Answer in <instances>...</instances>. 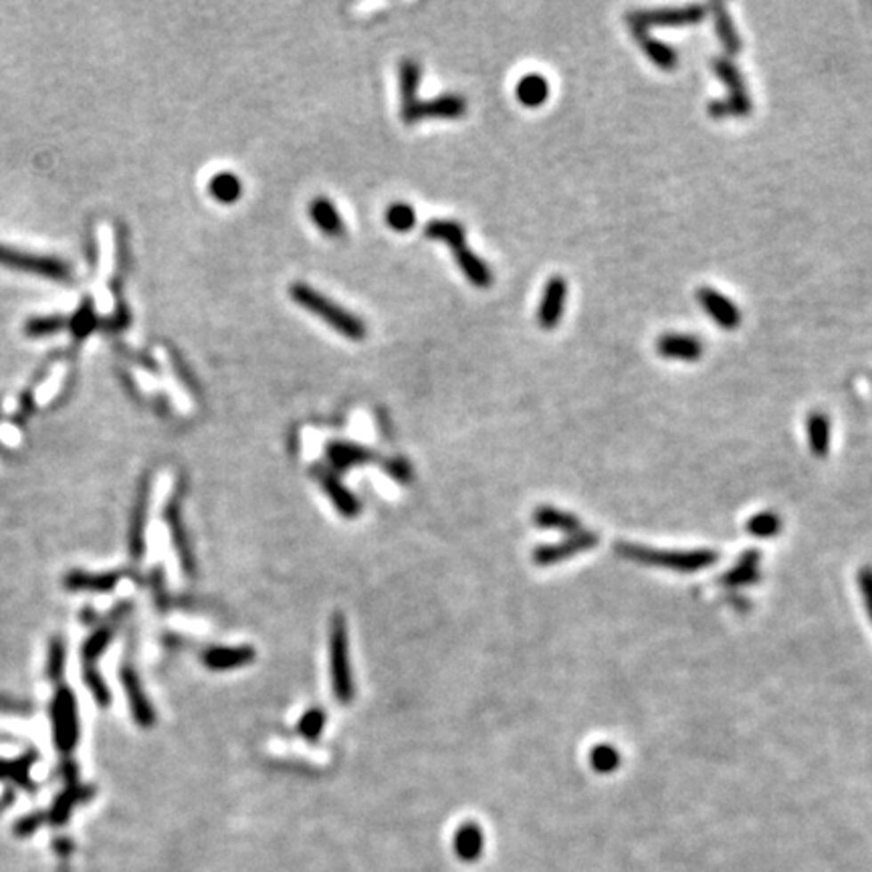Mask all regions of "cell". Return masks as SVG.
<instances>
[{"label": "cell", "mask_w": 872, "mask_h": 872, "mask_svg": "<svg viewBox=\"0 0 872 872\" xmlns=\"http://www.w3.org/2000/svg\"><path fill=\"white\" fill-rule=\"evenodd\" d=\"M311 218L318 227L329 237H337L343 232V221L337 208L327 198H315L311 202Z\"/></svg>", "instance_id": "17"}, {"label": "cell", "mask_w": 872, "mask_h": 872, "mask_svg": "<svg viewBox=\"0 0 872 872\" xmlns=\"http://www.w3.org/2000/svg\"><path fill=\"white\" fill-rule=\"evenodd\" d=\"M386 222L398 232L410 230L416 222V214L412 210L410 205H404V202H396V205L390 206L386 210Z\"/></svg>", "instance_id": "24"}, {"label": "cell", "mask_w": 872, "mask_h": 872, "mask_svg": "<svg viewBox=\"0 0 872 872\" xmlns=\"http://www.w3.org/2000/svg\"><path fill=\"white\" fill-rule=\"evenodd\" d=\"M515 95L525 108H539L547 101L550 97V84L544 75L539 73H528L520 79V84L515 87Z\"/></svg>", "instance_id": "13"}, {"label": "cell", "mask_w": 872, "mask_h": 872, "mask_svg": "<svg viewBox=\"0 0 872 872\" xmlns=\"http://www.w3.org/2000/svg\"><path fill=\"white\" fill-rule=\"evenodd\" d=\"M146 509H148V499L141 497L138 501V507H135V511H133V523H132V552H133L135 558H140L141 545H144Z\"/></svg>", "instance_id": "27"}, {"label": "cell", "mask_w": 872, "mask_h": 872, "mask_svg": "<svg viewBox=\"0 0 872 872\" xmlns=\"http://www.w3.org/2000/svg\"><path fill=\"white\" fill-rule=\"evenodd\" d=\"M117 574H87V571H71L65 577V585L71 590H92V592H108L117 585Z\"/></svg>", "instance_id": "18"}, {"label": "cell", "mask_w": 872, "mask_h": 872, "mask_svg": "<svg viewBox=\"0 0 872 872\" xmlns=\"http://www.w3.org/2000/svg\"><path fill=\"white\" fill-rule=\"evenodd\" d=\"M69 327L77 337H85V335L92 334L93 329L97 327V315H95L93 305L85 302L84 307H79V311L73 315Z\"/></svg>", "instance_id": "25"}, {"label": "cell", "mask_w": 872, "mask_h": 872, "mask_svg": "<svg viewBox=\"0 0 872 872\" xmlns=\"http://www.w3.org/2000/svg\"><path fill=\"white\" fill-rule=\"evenodd\" d=\"M85 685L92 689V693L95 697V701L100 705L109 703V690L105 687V682L101 681V676L97 674L92 666H85Z\"/></svg>", "instance_id": "32"}, {"label": "cell", "mask_w": 872, "mask_h": 872, "mask_svg": "<svg viewBox=\"0 0 872 872\" xmlns=\"http://www.w3.org/2000/svg\"><path fill=\"white\" fill-rule=\"evenodd\" d=\"M633 31L636 43L641 44V49L644 51V55L649 57L658 69H665V71L674 69L676 61H679V55H676V51L671 47V44L654 39V36L649 35V31H644V28H633Z\"/></svg>", "instance_id": "11"}, {"label": "cell", "mask_w": 872, "mask_h": 872, "mask_svg": "<svg viewBox=\"0 0 872 872\" xmlns=\"http://www.w3.org/2000/svg\"><path fill=\"white\" fill-rule=\"evenodd\" d=\"M109 638H111V628H101V630H97V633L93 636H89L87 638V642L84 646V650H81V654H84V660L87 665H92L93 660L100 657V654L108 649V644H109Z\"/></svg>", "instance_id": "29"}, {"label": "cell", "mask_w": 872, "mask_h": 872, "mask_svg": "<svg viewBox=\"0 0 872 872\" xmlns=\"http://www.w3.org/2000/svg\"><path fill=\"white\" fill-rule=\"evenodd\" d=\"M426 237L445 240L450 249H456L464 243V230L458 222L453 221H432L426 227Z\"/></svg>", "instance_id": "21"}, {"label": "cell", "mask_w": 872, "mask_h": 872, "mask_svg": "<svg viewBox=\"0 0 872 872\" xmlns=\"http://www.w3.org/2000/svg\"><path fill=\"white\" fill-rule=\"evenodd\" d=\"M52 717V733H55V743L63 754H69L75 749L79 741V719H77V703L71 689L61 687L57 690L55 698L51 705Z\"/></svg>", "instance_id": "3"}, {"label": "cell", "mask_w": 872, "mask_h": 872, "mask_svg": "<svg viewBox=\"0 0 872 872\" xmlns=\"http://www.w3.org/2000/svg\"><path fill=\"white\" fill-rule=\"evenodd\" d=\"M713 71H715L717 77L723 81V85L729 89V97L727 100L711 101L706 105L709 116L715 119L747 117L751 114V100L747 95L746 79H743L738 65L729 61L727 57H717L715 61H713Z\"/></svg>", "instance_id": "2"}, {"label": "cell", "mask_w": 872, "mask_h": 872, "mask_svg": "<svg viewBox=\"0 0 872 872\" xmlns=\"http://www.w3.org/2000/svg\"><path fill=\"white\" fill-rule=\"evenodd\" d=\"M455 253H456L458 267L463 269V273L467 275V279L472 285H477V287H488V285H491L493 281L491 269H488L487 262L480 261L469 246H464V243L458 245Z\"/></svg>", "instance_id": "14"}, {"label": "cell", "mask_w": 872, "mask_h": 872, "mask_svg": "<svg viewBox=\"0 0 872 872\" xmlns=\"http://www.w3.org/2000/svg\"><path fill=\"white\" fill-rule=\"evenodd\" d=\"M289 293L299 305L305 307V310L311 311L313 315H318V318L326 319L329 326L337 329L340 334H343L345 337H350V340H362L366 335V326L362 323V319L356 318V315H351L350 311H345L343 307L334 303L332 299L323 297L321 293L310 287V285L295 283Z\"/></svg>", "instance_id": "1"}, {"label": "cell", "mask_w": 872, "mask_h": 872, "mask_svg": "<svg viewBox=\"0 0 872 872\" xmlns=\"http://www.w3.org/2000/svg\"><path fill=\"white\" fill-rule=\"evenodd\" d=\"M697 299L705 313L717 321L719 327L723 329H735L741 321V313L738 310L731 299L725 297L723 293H719L711 287H701L697 291Z\"/></svg>", "instance_id": "9"}, {"label": "cell", "mask_w": 872, "mask_h": 872, "mask_svg": "<svg viewBox=\"0 0 872 872\" xmlns=\"http://www.w3.org/2000/svg\"><path fill=\"white\" fill-rule=\"evenodd\" d=\"M63 666H65V646L61 641H52L49 650V668H47L52 681L61 679Z\"/></svg>", "instance_id": "31"}, {"label": "cell", "mask_w": 872, "mask_h": 872, "mask_svg": "<svg viewBox=\"0 0 872 872\" xmlns=\"http://www.w3.org/2000/svg\"><path fill=\"white\" fill-rule=\"evenodd\" d=\"M0 265L27 270V273H36L41 277H49L55 281H65L71 277V269L67 262L55 257H41V254H31L9 249V246L0 245Z\"/></svg>", "instance_id": "4"}, {"label": "cell", "mask_w": 872, "mask_h": 872, "mask_svg": "<svg viewBox=\"0 0 872 872\" xmlns=\"http://www.w3.org/2000/svg\"><path fill=\"white\" fill-rule=\"evenodd\" d=\"M705 345L698 337L687 334H665L657 340V353L666 359L681 362H698L703 358Z\"/></svg>", "instance_id": "10"}, {"label": "cell", "mask_w": 872, "mask_h": 872, "mask_svg": "<svg viewBox=\"0 0 872 872\" xmlns=\"http://www.w3.org/2000/svg\"><path fill=\"white\" fill-rule=\"evenodd\" d=\"M568 299V281L563 277H552L545 283L544 295H541L537 321L544 329H553L558 326L563 313V305Z\"/></svg>", "instance_id": "8"}, {"label": "cell", "mask_w": 872, "mask_h": 872, "mask_svg": "<svg viewBox=\"0 0 872 872\" xmlns=\"http://www.w3.org/2000/svg\"><path fill=\"white\" fill-rule=\"evenodd\" d=\"M420 85V67L415 61H404L400 65V95H402V109L415 105L416 93Z\"/></svg>", "instance_id": "20"}, {"label": "cell", "mask_w": 872, "mask_h": 872, "mask_svg": "<svg viewBox=\"0 0 872 872\" xmlns=\"http://www.w3.org/2000/svg\"><path fill=\"white\" fill-rule=\"evenodd\" d=\"M329 458H332L335 467H348L353 463H364L370 458V453L359 447L345 445V442H335V445L329 447Z\"/></svg>", "instance_id": "23"}, {"label": "cell", "mask_w": 872, "mask_h": 872, "mask_svg": "<svg viewBox=\"0 0 872 872\" xmlns=\"http://www.w3.org/2000/svg\"><path fill=\"white\" fill-rule=\"evenodd\" d=\"M73 792H75V789H69V792H63L55 800V803H52V810L49 811V820L52 824H63L67 820V818H69L71 808L75 806V802L81 800V795L73 794Z\"/></svg>", "instance_id": "30"}, {"label": "cell", "mask_w": 872, "mask_h": 872, "mask_svg": "<svg viewBox=\"0 0 872 872\" xmlns=\"http://www.w3.org/2000/svg\"><path fill=\"white\" fill-rule=\"evenodd\" d=\"M705 14L706 6L703 4H689L682 9L638 11L628 14V25L633 28H644V31H649L650 27H685L701 22Z\"/></svg>", "instance_id": "5"}, {"label": "cell", "mask_w": 872, "mask_h": 872, "mask_svg": "<svg viewBox=\"0 0 872 872\" xmlns=\"http://www.w3.org/2000/svg\"><path fill=\"white\" fill-rule=\"evenodd\" d=\"M67 326V321L59 315H49V318H33L27 321L25 334L33 337H43L49 334H55L59 329H63Z\"/></svg>", "instance_id": "26"}, {"label": "cell", "mask_w": 872, "mask_h": 872, "mask_svg": "<svg viewBox=\"0 0 872 872\" xmlns=\"http://www.w3.org/2000/svg\"><path fill=\"white\" fill-rule=\"evenodd\" d=\"M43 824H44V814H41V811H36V814H28L25 818H20L17 826H14V834H17V836H20V838L31 836V834L39 830Z\"/></svg>", "instance_id": "33"}, {"label": "cell", "mask_w": 872, "mask_h": 872, "mask_svg": "<svg viewBox=\"0 0 872 872\" xmlns=\"http://www.w3.org/2000/svg\"><path fill=\"white\" fill-rule=\"evenodd\" d=\"M711 11H713V17H715L717 36L721 44H723V49L727 51V55H738L741 51V39L738 35V28L733 25L731 14L727 11V6L715 3L711 6Z\"/></svg>", "instance_id": "15"}, {"label": "cell", "mask_w": 872, "mask_h": 872, "mask_svg": "<svg viewBox=\"0 0 872 872\" xmlns=\"http://www.w3.org/2000/svg\"><path fill=\"white\" fill-rule=\"evenodd\" d=\"M122 681H124L127 701H130V705H132L135 721H138L140 725H149L154 721V711H152V706H149L146 695L141 693L138 676H135L132 668H124Z\"/></svg>", "instance_id": "12"}, {"label": "cell", "mask_w": 872, "mask_h": 872, "mask_svg": "<svg viewBox=\"0 0 872 872\" xmlns=\"http://www.w3.org/2000/svg\"><path fill=\"white\" fill-rule=\"evenodd\" d=\"M55 846L59 848V852H61V854H67V852H69V848H71L69 844H67V842H65V840H61V842H57V844H55Z\"/></svg>", "instance_id": "35"}, {"label": "cell", "mask_w": 872, "mask_h": 872, "mask_svg": "<svg viewBox=\"0 0 872 872\" xmlns=\"http://www.w3.org/2000/svg\"><path fill=\"white\" fill-rule=\"evenodd\" d=\"M808 431H810V442H811V448H814V453L826 455L830 440L828 418L824 415H811L808 420Z\"/></svg>", "instance_id": "22"}, {"label": "cell", "mask_w": 872, "mask_h": 872, "mask_svg": "<svg viewBox=\"0 0 872 872\" xmlns=\"http://www.w3.org/2000/svg\"><path fill=\"white\" fill-rule=\"evenodd\" d=\"M246 658H251V650H214L206 657V665L214 668H230L235 665H245Z\"/></svg>", "instance_id": "28"}, {"label": "cell", "mask_w": 872, "mask_h": 872, "mask_svg": "<svg viewBox=\"0 0 872 872\" xmlns=\"http://www.w3.org/2000/svg\"><path fill=\"white\" fill-rule=\"evenodd\" d=\"M208 190L218 202L230 205V202H237L240 198L243 184H240V180L232 174V172H218V174L210 180Z\"/></svg>", "instance_id": "19"}, {"label": "cell", "mask_w": 872, "mask_h": 872, "mask_svg": "<svg viewBox=\"0 0 872 872\" xmlns=\"http://www.w3.org/2000/svg\"><path fill=\"white\" fill-rule=\"evenodd\" d=\"M326 723V715H321V713L318 709H313V713H310V715H305V719L302 721V731L305 735H318L319 733V729L321 725Z\"/></svg>", "instance_id": "34"}, {"label": "cell", "mask_w": 872, "mask_h": 872, "mask_svg": "<svg viewBox=\"0 0 872 872\" xmlns=\"http://www.w3.org/2000/svg\"><path fill=\"white\" fill-rule=\"evenodd\" d=\"M332 676H334V690L340 701H350L351 698V679L348 666V641H345V628L342 618L334 622L332 630Z\"/></svg>", "instance_id": "6"}, {"label": "cell", "mask_w": 872, "mask_h": 872, "mask_svg": "<svg viewBox=\"0 0 872 872\" xmlns=\"http://www.w3.org/2000/svg\"><path fill=\"white\" fill-rule=\"evenodd\" d=\"M483 844H485L483 834H480L479 826L475 822L464 824L455 836V851L458 854V859L464 862L477 860L480 852H483Z\"/></svg>", "instance_id": "16"}, {"label": "cell", "mask_w": 872, "mask_h": 872, "mask_svg": "<svg viewBox=\"0 0 872 872\" xmlns=\"http://www.w3.org/2000/svg\"><path fill=\"white\" fill-rule=\"evenodd\" d=\"M464 109H467V103H464L463 97L442 95L431 101H416L415 105H410V108H404L402 119L408 124L428 117L453 119V117H461L464 114Z\"/></svg>", "instance_id": "7"}]
</instances>
